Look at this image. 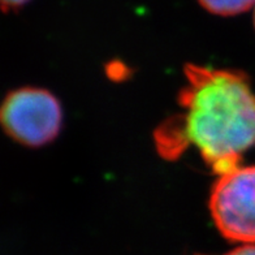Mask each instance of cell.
I'll return each mask as SVG.
<instances>
[{"label": "cell", "mask_w": 255, "mask_h": 255, "mask_svg": "<svg viewBox=\"0 0 255 255\" xmlns=\"http://www.w3.org/2000/svg\"><path fill=\"white\" fill-rule=\"evenodd\" d=\"M106 72L107 76L114 81H123L127 78L129 69L125 64L120 63V61H112L106 67Z\"/></svg>", "instance_id": "cell-5"}, {"label": "cell", "mask_w": 255, "mask_h": 255, "mask_svg": "<svg viewBox=\"0 0 255 255\" xmlns=\"http://www.w3.org/2000/svg\"><path fill=\"white\" fill-rule=\"evenodd\" d=\"M254 25H255V12H254Z\"/></svg>", "instance_id": "cell-8"}, {"label": "cell", "mask_w": 255, "mask_h": 255, "mask_svg": "<svg viewBox=\"0 0 255 255\" xmlns=\"http://www.w3.org/2000/svg\"><path fill=\"white\" fill-rule=\"evenodd\" d=\"M203 8L220 16H233L255 5V0H198Z\"/></svg>", "instance_id": "cell-4"}, {"label": "cell", "mask_w": 255, "mask_h": 255, "mask_svg": "<svg viewBox=\"0 0 255 255\" xmlns=\"http://www.w3.org/2000/svg\"><path fill=\"white\" fill-rule=\"evenodd\" d=\"M210 211L225 239L255 244V165L219 176L210 195Z\"/></svg>", "instance_id": "cell-3"}, {"label": "cell", "mask_w": 255, "mask_h": 255, "mask_svg": "<svg viewBox=\"0 0 255 255\" xmlns=\"http://www.w3.org/2000/svg\"><path fill=\"white\" fill-rule=\"evenodd\" d=\"M225 255H255V244H248V245L240 246V248L227 253Z\"/></svg>", "instance_id": "cell-6"}, {"label": "cell", "mask_w": 255, "mask_h": 255, "mask_svg": "<svg viewBox=\"0 0 255 255\" xmlns=\"http://www.w3.org/2000/svg\"><path fill=\"white\" fill-rule=\"evenodd\" d=\"M178 94L184 111L155 131L156 150L175 160L194 144L218 176L240 167L241 155L255 144V94L242 72L186 64Z\"/></svg>", "instance_id": "cell-1"}, {"label": "cell", "mask_w": 255, "mask_h": 255, "mask_svg": "<svg viewBox=\"0 0 255 255\" xmlns=\"http://www.w3.org/2000/svg\"><path fill=\"white\" fill-rule=\"evenodd\" d=\"M0 119L12 139L29 147H39L59 134L63 114L60 103L50 91L21 88L5 97Z\"/></svg>", "instance_id": "cell-2"}, {"label": "cell", "mask_w": 255, "mask_h": 255, "mask_svg": "<svg viewBox=\"0 0 255 255\" xmlns=\"http://www.w3.org/2000/svg\"><path fill=\"white\" fill-rule=\"evenodd\" d=\"M29 0H1V7H3L4 12L12 9H17L20 8L21 5H24L25 3H27Z\"/></svg>", "instance_id": "cell-7"}]
</instances>
